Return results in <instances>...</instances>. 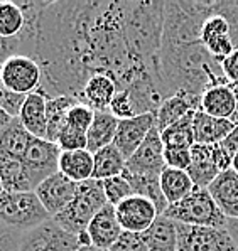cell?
Masks as SVG:
<instances>
[{
	"label": "cell",
	"instance_id": "48",
	"mask_svg": "<svg viewBox=\"0 0 238 251\" xmlns=\"http://www.w3.org/2000/svg\"><path fill=\"white\" fill-rule=\"evenodd\" d=\"M232 171L238 174V153L233 157V160H232Z\"/></svg>",
	"mask_w": 238,
	"mask_h": 251
},
{
	"label": "cell",
	"instance_id": "12",
	"mask_svg": "<svg viewBox=\"0 0 238 251\" xmlns=\"http://www.w3.org/2000/svg\"><path fill=\"white\" fill-rule=\"evenodd\" d=\"M166 159H164V144L160 132L157 126L151 130L147 138L144 140L137 152L127 160L125 171L129 174H157L160 176L166 169Z\"/></svg>",
	"mask_w": 238,
	"mask_h": 251
},
{
	"label": "cell",
	"instance_id": "20",
	"mask_svg": "<svg viewBox=\"0 0 238 251\" xmlns=\"http://www.w3.org/2000/svg\"><path fill=\"white\" fill-rule=\"evenodd\" d=\"M117 91V83L113 78L106 75H95L84 84L79 103L93 111H110V105Z\"/></svg>",
	"mask_w": 238,
	"mask_h": 251
},
{
	"label": "cell",
	"instance_id": "28",
	"mask_svg": "<svg viewBox=\"0 0 238 251\" xmlns=\"http://www.w3.org/2000/svg\"><path fill=\"white\" fill-rule=\"evenodd\" d=\"M78 100L73 96H56V98H48V106H46V113H48V137L46 140L56 144L59 133L66 126V120L70 115L71 108L78 105Z\"/></svg>",
	"mask_w": 238,
	"mask_h": 251
},
{
	"label": "cell",
	"instance_id": "35",
	"mask_svg": "<svg viewBox=\"0 0 238 251\" xmlns=\"http://www.w3.org/2000/svg\"><path fill=\"white\" fill-rule=\"evenodd\" d=\"M26 101V96L22 95H15L9 90V88L3 84L2 81V64H0V106L10 115V117L17 118L21 115L22 105Z\"/></svg>",
	"mask_w": 238,
	"mask_h": 251
},
{
	"label": "cell",
	"instance_id": "3",
	"mask_svg": "<svg viewBox=\"0 0 238 251\" xmlns=\"http://www.w3.org/2000/svg\"><path fill=\"white\" fill-rule=\"evenodd\" d=\"M166 2H127L125 32L130 56L140 68L156 73V59L162 46Z\"/></svg>",
	"mask_w": 238,
	"mask_h": 251
},
{
	"label": "cell",
	"instance_id": "16",
	"mask_svg": "<svg viewBox=\"0 0 238 251\" xmlns=\"http://www.w3.org/2000/svg\"><path fill=\"white\" fill-rule=\"evenodd\" d=\"M88 234H90L91 245L103 251H110L113 245L122 236L124 229H122L120 223L117 219V212L115 206L106 204L102 211L91 219L90 226H88Z\"/></svg>",
	"mask_w": 238,
	"mask_h": 251
},
{
	"label": "cell",
	"instance_id": "5",
	"mask_svg": "<svg viewBox=\"0 0 238 251\" xmlns=\"http://www.w3.org/2000/svg\"><path fill=\"white\" fill-rule=\"evenodd\" d=\"M164 216L181 225L218 227V229H226V219H228L213 199L211 192L205 187H194V191L181 202L169 204Z\"/></svg>",
	"mask_w": 238,
	"mask_h": 251
},
{
	"label": "cell",
	"instance_id": "10",
	"mask_svg": "<svg viewBox=\"0 0 238 251\" xmlns=\"http://www.w3.org/2000/svg\"><path fill=\"white\" fill-rule=\"evenodd\" d=\"M79 246L78 236L66 233L49 219L36 229L24 233L19 251H76Z\"/></svg>",
	"mask_w": 238,
	"mask_h": 251
},
{
	"label": "cell",
	"instance_id": "27",
	"mask_svg": "<svg viewBox=\"0 0 238 251\" xmlns=\"http://www.w3.org/2000/svg\"><path fill=\"white\" fill-rule=\"evenodd\" d=\"M194 187L196 185L187 171L166 167L160 174V189H162V194L169 204L181 202L194 191Z\"/></svg>",
	"mask_w": 238,
	"mask_h": 251
},
{
	"label": "cell",
	"instance_id": "26",
	"mask_svg": "<svg viewBox=\"0 0 238 251\" xmlns=\"http://www.w3.org/2000/svg\"><path fill=\"white\" fill-rule=\"evenodd\" d=\"M122 176L132 185L133 194L147 198L149 201H152L156 204L159 216L166 212L169 202L164 198L162 189H160V176H157V174H129V172H124Z\"/></svg>",
	"mask_w": 238,
	"mask_h": 251
},
{
	"label": "cell",
	"instance_id": "13",
	"mask_svg": "<svg viewBox=\"0 0 238 251\" xmlns=\"http://www.w3.org/2000/svg\"><path fill=\"white\" fill-rule=\"evenodd\" d=\"M76 185L78 184L57 171L51 177L42 180L34 192L39 198L42 206L46 207V211L49 212V216L54 218L61 211L66 209L68 204L73 201L76 194Z\"/></svg>",
	"mask_w": 238,
	"mask_h": 251
},
{
	"label": "cell",
	"instance_id": "32",
	"mask_svg": "<svg viewBox=\"0 0 238 251\" xmlns=\"http://www.w3.org/2000/svg\"><path fill=\"white\" fill-rule=\"evenodd\" d=\"M102 182H103V191H105L106 201L115 207L120 202H124L125 199H129L130 196H133L132 185L129 184V180L124 176L112 177V179L102 180Z\"/></svg>",
	"mask_w": 238,
	"mask_h": 251
},
{
	"label": "cell",
	"instance_id": "14",
	"mask_svg": "<svg viewBox=\"0 0 238 251\" xmlns=\"http://www.w3.org/2000/svg\"><path fill=\"white\" fill-rule=\"evenodd\" d=\"M154 126H156L154 113H145L129 120H120L113 145L129 160L137 152V149L144 144V140L147 138V135L151 133V130Z\"/></svg>",
	"mask_w": 238,
	"mask_h": 251
},
{
	"label": "cell",
	"instance_id": "6",
	"mask_svg": "<svg viewBox=\"0 0 238 251\" xmlns=\"http://www.w3.org/2000/svg\"><path fill=\"white\" fill-rule=\"evenodd\" d=\"M53 219L36 192L3 191L0 194V221L21 233H29Z\"/></svg>",
	"mask_w": 238,
	"mask_h": 251
},
{
	"label": "cell",
	"instance_id": "39",
	"mask_svg": "<svg viewBox=\"0 0 238 251\" xmlns=\"http://www.w3.org/2000/svg\"><path fill=\"white\" fill-rule=\"evenodd\" d=\"M164 159L167 167L187 171L191 165V149H164Z\"/></svg>",
	"mask_w": 238,
	"mask_h": 251
},
{
	"label": "cell",
	"instance_id": "18",
	"mask_svg": "<svg viewBox=\"0 0 238 251\" xmlns=\"http://www.w3.org/2000/svg\"><path fill=\"white\" fill-rule=\"evenodd\" d=\"M46 106H48V96L41 90H37L26 96L21 115L17 117L21 120L22 126L30 135H34L36 138H42V140H46V137H48V113H46Z\"/></svg>",
	"mask_w": 238,
	"mask_h": 251
},
{
	"label": "cell",
	"instance_id": "19",
	"mask_svg": "<svg viewBox=\"0 0 238 251\" xmlns=\"http://www.w3.org/2000/svg\"><path fill=\"white\" fill-rule=\"evenodd\" d=\"M199 111L214 118L233 120L237 113V95L232 84H216L201 95Z\"/></svg>",
	"mask_w": 238,
	"mask_h": 251
},
{
	"label": "cell",
	"instance_id": "31",
	"mask_svg": "<svg viewBox=\"0 0 238 251\" xmlns=\"http://www.w3.org/2000/svg\"><path fill=\"white\" fill-rule=\"evenodd\" d=\"M26 25V17L19 3L0 0V36L17 37Z\"/></svg>",
	"mask_w": 238,
	"mask_h": 251
},
{
	"label": "cell",
	"instance_id": "25",
	"mask_svg": "<svg viewBox=\"0 0 238 251\" xmlns=\"http://www.w3.org/2000/svg\"><path fill=\"white\" fill-rule=\"evenodd\" d=\"M95 160L93 153L88 150H71L61 152L59 155V172L71 179L73 182L79 184L93 177Z\"/></svg>",
	"mask_w": 238,
	"mask_h": 251
},
{
	"label": "cell",
	"instance_id": "21",
	"mask_svg": "<svg viewBox=\"0 0 238 251\" xmlns=\"http://www.w3.org/2000/svg\"><path fill=\"white\" fill-rule=\"evenodd\" d=\"M235 126L237 123L233 120L214 118L203 111H196L193 120L194 140L201 145H218L232 133Z\"/></svg>",
	"mask_w": 238,
	"mask_h": 251
},
{
	"label": "cell",
	"instance_id": "22",
	"mask_svg": "<svg viewBox=\"0 0 238 251\" xmlns=\"http://www.w3.org/2000/svg\"><path fill=\"white\" fill-rule=\"evenodd\" d=\"M226 218H238V174L232 169L221 172L208 187Z\"/></svg>",
	"mask_w": 238,
	"mask_h": 251
},
{
	"label": "cell",
	"instance_id": "30",
	"mask_svg": "<svg viewBox=\"0 0 238 251\" xmlns=\"http://www.w3.org/2000/svg\"><path fill=\"white\" fill-rule=\"evenodd\" d=\"M194 113L196 111L186 115L179 122H176L174 125L167 126L164 132H160L164 149H193V145L196 144L193 132Z\"/></svg>",
	"mask_w": 238,
	"mask_h": 251
},
{
	"label": "cell",
	"instance_id": "41",
	"mask_svg": "<svg viewBox=\"0 0 238 251\" xmlns=\"http://www.w3.org/2000/svg\"><path fill=\"white\" fill-rule=\"evenodd\" d=\"M21 54V37H2L0 36V64L10 57Z\"/></svg>",
	"mask_w": 238,
	"mask_h": 251
},
{
	"label": "cell",
	"instance_id": "34",
	"mask_svg": "<svg viewBox=\"0 0 238 251\" xmlns=\"http://www.w3.org/2000/svg\"><path fill=\"white\" fill-rule=\"evenodd\" d=\"M93 120H95V111L91 110V108H88L86 105L78 103L76 106L71 108L70 115H68V120H66V125L75 130H79V132H83V133H88Z\"/></svg>",
	"mask_w": 238,
	"mask_h": 251
},
{
	"label": "cell",
	"instance_id": "43",
	"mask_svg": "<svg viewBox=\"0 0 238 251\" xmlns=\"http://www.w3.org/2000/svg\"><path fill=\"white\" fill-rule=\"evenodd\" d=\"M220 147L226 152V155H228L230 159L233 160V157H235L237 153H238V125L232 130V133H230L228 137H226L225 140L221 142Z\"/></svg>",
	"mask_w": 238,
	"mask_h": 251
},
{
	"label": "cell",
	"instance_id": "11",
	"mask_svg": "<svg viewBox=\"0 0 238 251\" xmlns=\"http://www.w3.org/2000/svg\"><path fill=\"white\" fill-rule=\"evenodd\" d=\"M115 212H117V219L122 229L127 233L139 234L145 233L159 216V211L152 201L135 194L118 204L115 207Z\"/></svg>",
	"mask_w": 238,
	"mask_h": 251
},
{
	"label": "cell",
	"instance_id": "42",
	"mask_svg": "<svg viewBox=\"0 0 238 251\" xmlns=\"http://www.w3.org/2000/svg\"><path fill=\"white\" fill-rule=\"evenodd\" d=\"M221 69H223V75L230 84H238V49H235L221 63Z\"/></svg>",
	"mask_w": 238,
	"mask_h": 251
},
{
	"label": "cell",
	"instance_id": "36",
	"mask_svg": "<svg viewBox=\"0 0 238 251\" xmlns=\"http://www.w3.org/2000/svg\"><path fill=\"white\" fill-rule=\"evenodd\" d=\"M214 12L223 15L230 24V36H232L233 46L238 49V0L235 2H214Z\"/></svg>",
	"mask_w": 238,
	"mask_h": 251
},
{
	"label": "cell",
	"instance_id": "1",
	"mask_svg": "<svg viewBox=\"0 0 238 251\" xmlns=\"http://www.w3.org/2000/svg\"><path fill=\"white\" fill-rule=\"evenodd\" d=\"M125 7L127 2L102 0L46 2L37 19L32 57L42 71L39 90L48 98L73 96L79 101L84 84L95 75L113 78L118 91L156 76L130 56Z\"/></svg>",
	"mask_w": 238,
	"mask_h": 251
},
{
	"label": "cell",
	"instance_id": "15",
	"mask_svg": "<svg viewBox=\"0 0 238 251\" xmlns=\"http://www.w3.org/2000/svg\"><path fill=\"white\" fill-rule=\"evenodd\" d=\"M201 44L208 49V52L218 63H223L226 57L235 51L232 36H230V24L223 15L216 14L213 9V14L205 21L201 29Z\"/></svg>",
	"mask_w": 238,
	"mask_h": 251
},
{
	"label": "cell",
	"instance_id": "23",
	"mask_svg": "<svg viewBox=\"0 0 238 251\" xmlns=\"http://www.w3.org/2000/svg\"><path fill=\"white\" fill-rule=\"evenodd\" d=\"M149 251H178V223L167 216H157L154 225L142 233Z\"/></svg>",
	"mask_w": 238,
	"mask_h": 251
},
{
	"label": "cell",
	"instance_id": "8",
	"mask_svg": "<svg viewBox=\"0 0 238 251\" xmlns=\"http://www.w3.org/2000/svg\"><path fill=\"white\" fill-rule=\"evenodd\" d=\"M178 251H238L226 229L178 223Z\"/></svg>",
	"mask_w": 238,
	"mask_h": 251
},
{
	"label": "cell",
	"instance_id": "29",
	"mask_svg": "<svg viewBox=\"0 0 238 251\" xmlns=\"http://www.w3.org/2000/svg\"><path fill=\"white\" fill-rule=\"evenodd\" d=\"M93 160L95 169L91 179L97 180H106L112 179V177L122 176L127 165V159L115 145H108L105 149L98 150L97 153H93Z\"/></svg>",
	"mask_w": 238,
	"mask_h": 251
},
{
	"label": "cell",
	"instance_id": "37",
	"mask_svg": "<svg viewBox=\"0 0 238 251\" xmlns=\"http://www.w3.org/2000/svg\"><path fill=\"white\" fill-rule=\"evenodd\" d=\"M110 113L118 120H129L133 117H139L135 108H133L132 98H130V95L127 91H117L112 105H110Z\"/></svg>",
	"mask_w": 238,
	"mask_h": 251
},
{
	"label": "cell",
	"instance_id": "45",
	"mask_svg": "<svg viewBox=\"0 0 238 251\" xmlns=\"http://www.w3.org/2000/svg\"><path fill=\"white\" fill-rule=\"evenodd\" d=\"M12 120H14V117H10V115L7 113V111L3 110L2 106H0V130L5 128V126L9 125V123L12 122Z\"/></svg>",
	"mask_w": 238,
	"mask_h": 251
},
{
	"label": "cell",
	"instance_id": "44",
	"mask_svg": "<svg viewBox=\"0 0 238 251\" xmlns=\"http://www.w3.org/2000/svg\"><path fill=\"white\" fill-rule=\"evenodd\" d=\"M226 231L230 233V236L235 241L238 246V218H228L226 219Z\"/></svg>",
	"mask_w": 238,
	"mask_h": 251
},
{
	"label": "cell",
	"instance_id": "40",
	"mask_svg": "<svg viewBox=\"0 0 238 251\" xmlns=\"http://www.w3.org/2000/svg\"><path fill=\"white\" fill-rule=\"evenodd\" d=\"M24 233L15 231L0 221V251H19Z\"/></svg>",
	"mask_w": 238,
	"mask_h": 251
},
{
	"label": "cell",
	"instance_id": "46",
	"mask_svg": "<svg viewBox=\"0 0 238 251\" xmlns=\"http://www.w3.org/2000/svg\"><path fill=\"white\" fill-rule=\"evenodd\" d=\"M232 88H233V91H235V95H237V113H235V117H233V122L238 125V84H232Z\"/></svg>",
	"mask_w": 238,
	"mask_h": 251
},
{
	"label": "cell",
	"instance_id": "38",
	"mask_svg": "<svg viewBox=\"0 0 238 251\" xmlns=\"http://www.w3.org/2000/svg\"><path fill=\"white\" fill-rule=\"evenodd\" d=\"M110 251H149L144 241V236L139 233H127L124 231L118 241L113 245Z\"/></svg>",
	"mask_w": 238,
	"mask_h": 251
},
{
	"label": "cell",
	"instance_id": "24",
	"mask_svg": "<svg viewBox=\"0 0 238 251\" xmlns=\"http://www.w3.org/2000/svg\"><path fill=\"white\" fill-rule=\"evenodd\" d=\"M118 122L110 111H95V120L91 123L90 130L86 133L88 145L86 150L91 153H97L98 150L113 145L115 135H117Z\"/></svg>",
	"mask_w": 238,
	"mask_h": 251
},
{
	"label": "cell",
	"instance_id": "17",
	"mask_svg": "<svg viewBox=\"0 0 238 251\" xmlns=\"http://www.w3.org/2000/svg\"><path fill=\"white\" fill-rule=\"evenodd\" d=\"M201 106V96L189 95V93L179 91L172 95L171 98L164 100L160 108L156 113V126L159 132H164L167 126L174 125L186 115L199 111Z\"/></svg>",
	"mask_w": 238,
	"mask_h": 251
},
{
	"label": "cell",
	"instance_id": "33",
	"mask_svg": "<svg viewBox=\"0 0 238 251\" xmlns=\"http://www.w3.org/2000/svg\"><path fill=\"white\" fill-rule=\"evenodd\" d=\"M56 145L61 149V152H71V150H86L88 138L86 133L75 130L71 126H64L63 132L59 133Z\"/></svg>",
	"mask_w": 238,
	"mask_h": 251
},
{
	"label": "cell",
	"instance_id": "49",
	"mask_svg": "<svg viewBox=\"0 0 238 251\" xmlns=\"http://www.w3.org/2000/svg\"><path fill=\"white\" fill-rule=\"evenodd\" d=\"M5 191V187H3V180H2V176H0V194Z\"/></svg>",
	"mask_w": 238,
	"mask_h": 251
},
{
	"label": "cell",
	"instance_id": "2",
	"mask_svg": "<svg viewBox=\"0 0 238 251\" xmlns=\"http://www.w3.org/2000/svg\"><path fill=\"white\" fill-rule=\"evenodd\" d=\"M156 78L164 100L179 91L201 96L211 86L228 83L221 63L201 41L162 42L156 59Z\"/></svg>",
	"mask_w": 238,
	"mask_h": 251
},
{
	"label": "cell",
	"instance_id": "9",
	"mask_svg": "<svg viewBox=\"0 0 238 251\" xmlns=\"http://www.w3.org/2000/svg\"><path fill=\"white\" fill-rule=\"evenodd\" d=\"M2 81L15 95L27 96L41 88V66L34 57L17 54L2 64Z\"/></svg>",
	"mask_w": 238,
	"mask_h": 251
},
{
	"label": "cell",
	"instance_id": "47",
	"mask_svg": "<svg viewBox=\"0 0 238 251\" xmlns=\"http://www.w3.org/2000/svg\"><path fill=\"white\" fill-rule=\"evenodd\" d=\"M76 251H103V250H100V248H97V246L90 245V246H79Z\"/></svg>",
	"mask_w": 238,
	"mask_h": 251
},
{
	"label": "cell",
	"instance_id": "7",
	"mask_svg": "<svg viewBox=\"0 0 238 251\" xmlns=\"http://www.w3.org/2000/svg\"><path fill=\"white\" fill-rule=\"evenodd\" d=\"M232 169V159L218 145L194 144L191 149V165L187 174L196 187L208 189L221 172Z\"/></svg>",
	"mask_w": 238,
	"mask_h": 251
},
{
	"label": "cell",
	"instance_id": "4",
	"mask_svg": "<svg viewBox=\"0 0 238 251\" xmlns=\"http://www.w3.org/2000/svg\"><path fill=\"white\" fill-rule=\"evenodd\" d=\"M108 204L103 191V182L97 179H88L76 185V194L68 207L53 218L61 229L78 236L88 229L91 219Z\"/></svg>",
	"mask_w": 238,
	"mask_h": 251
}]
</instances>
